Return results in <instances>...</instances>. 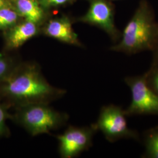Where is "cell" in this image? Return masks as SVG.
<instances>
[{"instance_id": "obj_1", "label": "cell", "mask_w": 158, "mask_h": 158, "mask_svg": "<svg viewBox=\"0 0 158 158\" xmlns=\"http://www.w3.org/2000/svg\"><path fill=\"white\" fill-rule=\"evenodd\" d=\"M66 91L50 85L35 62H19L0 84V97L15 108L34 103L49 104Z\"/></svg>"}, {"instance_id": "obj_2", "label": "cell", "mask_w": 158, "mask_h": 158, "mask_svg": "<svg viewBox=\"0 0 158 158\" xmlns=\"http://www.w3.org/2000/svg\"><path fill=\"white\" fill-rule=\"evenodd\" d=\"M158 44V25L145 1H142L123 31L120 42L111 50L131 55L154 49Z\"/></svg>"}, {"instance_id": "obj_3", "label": "cell", "mask_w": 158, "mask_h": 158, "mask_svg": "<svg viewBox=\"0 0 158 158\" xmlns=\"http://www.w3.org/2000/svg\"><path fill=\"white\" fill-rule=\"evenodd\" d=\"M49 104L34 103L18 107L12 118L32 136L49 134L66 124L69 115L55 110Z\"/></svg>"}, {"instance_id": "obj_4", "label": "cell", "mask_w": 158, "mask_h": 158, "mask_svg": "<svg viewBox=\"0 0 158 158\" xmlns=\"http://www.w3.org/2000/svg\"><path fill=\"white\" fill-rule=\"evenodd\" d=\"M126 115L124 110L119 106L113 104L104 106L94 125L110 142L123 138L138 139L136 132L131 130L127 125Z\"/></svg>"}, {"instance_id": "obj_5", "label": "cell", "mask_w": 158, "mask_h": 158, "mask_svg": "<svg viewBox=\"0 0 158 158\" xmlns=\"http://www.w3.org/2000/svg\"><path fill=\"white\" fill-rule=\"evenodd\" d=\"M125 82L132 93V101L125 111L127 115L153 114L158 115V95L148 85L147 74L128 77Z\"/></svg>"}, {"instance_id": "obj_6", "label": "cell", "mask_w": 158, "mask_h": 158, "mask_svg": "<svg viewBox=\"0 0 158 158\" xmlns=\"http://www.w3.org/2000/svg\"><path fill=\"white\" fill-rule=\"evenodd\" d=\"M97 131L94 124L85 127L69 126L62 134L56 136L60 156L74 158L88 150L92 146L93 138Z\"/></svg>"}, {"instance_id": "obj_7", "label": "cell", "mask_w": 158, "mask_h": 158, "mask_svg": "<svg viewBox=\"0 0 158 158\" xmlns=\"http://www.w3.org/2000/svg\"><path fill=\"white\" fill-rule=\"evenodd\" d=\"M81 20L103 29L113 39L118 36L114 22L113 8L106 0H93L89 11Z\"/></svg>"}, {"instance_id": "obj_8", "label": "cell", "mask_w": 158, "mask_h": 158, "mask_svg": "<svg viewBox=\"0 0 158 158\" xmlns=\"http://www.w3.org/2000/svg\"><path fill=\"white\" fill-rule=\"evenodd\" d=\"M38 32L37 24L28 21L18 23L4 31L5 48L6 50L17 49Z\"/></svg>"}, {"instance_id": "obj_9", "label": "cell", "mask_w": 158, "mask_h": 158, "mask_svg": "<svg viewBox=\"0 0 158 158\" xmlns=\"http://www.w3.org/2000/svg\"><path fill=\"white\" fill-rule=\"evenodd\" d=\"M48 36L68 44L80 46L77 34L74 32L72 23L66 18L51 20L44 29Z\"/></svg>"}, {"instance_id": "obj_10", "label": "cell", "mask_w": 158, "mask_h": 158, "mask_svg": "<svg viewBox=\"0 0 158 158\" xmlns=\"http://www.w3.org/2000/svg\"><path fill=\"white\" fill-rule=\"evenodd\" d=\"M12 8L19 16L26 21L38 24L43 18L44 13L38 0H10Z\"/></svg>"}, {"instance_id": "obj_11", "label": "cell", "mask_w": 158, "mask_h": 158, "mask_svg": "<svg viewBox=\"0 0 158 158\" xmlns=\"http://www.w3.org/2000/svg\"><path fill=\"white\" fill-rule=\"evenodd\" d=\"M145 157L158 158V127L149 130L145 139Z\"/></svg>"}, {"instance_id": "obj_12", "label": "cell", "mask_w": 158, "mask_h": 158, "mask_svg": "<svg viewBox=\"0 0 158 158\" xmlns=\"http://www.w3.org/2000/svg\"><path fill=\"white\" fill-rule=\"evenodd\" d=\"M19 14L11 6L0 9V30L5 31L18 23Z\"/></svg>"}, {"instance_id": "obj_13", "label": "cell", "mask_w": 158, "mask_h": 158, "mask_svg": "<svg viewBox=\"0 0 158 158\" xmlns=\"http://www.w3.org/2000/svg\"><path fill=\"white\" fill-rule=\"evenodd\" d=\"M19 63L11 57L0 56V84L11 74Z\"/></svg>"}, {"instance_id": "obj_14", "label": "cell", "mask_w": 158, "mask_h": 158, "mask_svg": "<svg viewBox=\"0 0 158 158\" xmlns=\"http://www.w3.org/2000/svg\"><path fill=\"white\" fill-rule=\"evenodd\" d=\"M146 74L148 85L158 95V64L154 63L152 69Z\"/></svg>"}, {"instance_id": "obj_15", "label": "cell", "mask_w": 158, "mask_h": 158, "mask_svg": "<svg viewBox=\"0 0 158 158\" xmlns=\"http://www.w3.org/2000/svg\"><path fill=\"white\" fill-rule=\"evenodd\" d=\"M9 117L10 116L6 111V106L0 102V137L7 136L10 134L6 124V121Z\"/></svg>"}, {"instance_id": "obj_16", "label": "cell", "mask_w": 158, "mask_h": 158, "mask_svg": "<svg viewBox=\"0 0 158 158\" xmlns=\"http://www.w3.org/2000/svg\"><path fill=\"white\" fill-rule=\"evenodd\" d=\"M68 0H39L40 5L46 8L60 6L64 4Z\"/></svg>"}, {"instance_id": "obj_17", "label": "cell", "mask_w": 158, "mask_h": 158, "mask_svg": "<svg viewBox=\"0 0 158 158\" xmlns=\"http://www.w3.org/2000/svg\"><path fill=\"white\" fill-rule=\"evenodd\" d=\"M8 6H11L10 0H0V9Z\"/></svg>"}, {"instance_id": "obj_18", "label": "cell", "mask_w": 158, "mask_h": 158, "mask_svg": "<svg viewBox=\"0 0 158 158\" xmlns=\"http://www.w3.org/2000/svg\"><path fill=\"white\" fill-rule=\"evenodd\" d=\"M154 49L155 50V61L154 63L158 64V44Z\"/></svg>"}]
</instances>
